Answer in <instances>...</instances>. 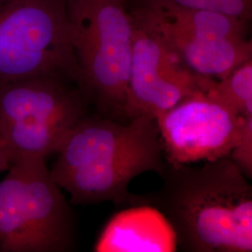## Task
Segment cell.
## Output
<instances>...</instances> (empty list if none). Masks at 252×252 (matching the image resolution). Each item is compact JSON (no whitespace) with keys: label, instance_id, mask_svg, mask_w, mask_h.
Returning a JSON list of instances; mask_svg holds the SVG:
<instances>
[{"label":"cell","instance_id":"cell-1","mask_svg":"<svg viewBox=\"0 0 252 252\" xmlns=\"http://www.w3.org/2000/svg\"><path fill=\"white\" fill-rule=\"evenodd\" d=\"M161 178L139 205L162 213L181 251L252 252V186L230 157L199 166L166 162Z\"/></svg>","mask_w":252,"mask_h":252},{"label":"cell","instance_id":"cell-2","mask_svg":"<svg viewBox=\"0 0 252 252\" xmlns=\"http://www.w3.org/2000/svg\"><path fill=\"white\" fill-rule=\"evenodd\" d=\"M162 139L155 117L141 114L124 123L100 114L83 119L63 143L50 169L76 206L112 202L138 206L128 186L137 176H162Z\"/></svg>","mask_w":252,"mask_h":252},{"label":"cell","instance_id":"cell-3","mask_svg":"<svg viewBox=\"0 0 252 252\" xmlns=\"http://www.w3.org/2000/svg\"><path fill=\"white\" fill-rule=\"evenodd\" d=\"M82 88L100 115L124 122L134 21L127 0H66Z\"/></svg>","mask_w":252,"mask_h":252},{"label":"cell","instance_id":"cell-4","mask_svg":"<svg viewBox=\"0 0 252 252\" xmlns=\"http://www.w3.org/2000/svg\"><path fill=\"white\" fill-rule=\"evenodd\" d=\"M79 85L39 77L0 81V150L10 163L58 153L73 130L90 114Z\"/></svg>","mask_w":252,"mask_h":252},{"label":"cell","instance_id":"cell-5","mask_svg":"<svg viewBox=\"0 0 252 252\" xmlns=\"http://www.w3.org/2000/svg\"><path fill=\"white\" fill-rule=\"evenodd\" d=\"M8 171L0 181V252L74 251L75 216L45 159L22 158Z\"/></svg>","mask_w":252,"mask_h":252},{"label":"cell","instance_id":"cell-6","mask_svg":"<svg viewBox=\"0 0 252 252\" xmlns=\"http://www.w3.org/2000/svg\"><path fill=\"white\" fill-rule=\"evenodd\" d=\"M39 77L83 91L66 0H0V81Z\"/></svg>","mask_w":252,"mask_h":252},{"label":"cell","instance_id":"cell-7","mask_svg":"<svg viewBox=\"0 0 252 252\" xmlns=\"http://www.w3.org/2000/svg\"><path fill=\"white\" fill-rule=\"evenodd\" d=\"M134 15L162 37L190 71L220 81L252 60L250 22L216 11L132 3Z\"/></svg>","mask_w":252,"mask_h":252},{"label":"cell","instance_id":"cell-8","mask_svg":"<svg viewBox=\"0 0 252 252\" xmlns=\"http://www.w3.org/2000/svg\"><path fill=\"white\" fill-rule=\"evenodd\" d=\"M247 118L207 92L184 97L155 118L165 162L180 165L229 157Z\"/></svg>","mask_w":252,"mask_h":252},{"label":"cell","instance_id":"cell-9","mask_svg":"<svg viewBox=\"0 0 252 252\" xmlns=\"http://www.w3.org/2000/svg\"><path fill=\"white\" fill-rule=\"evenodd\" d=\"M132 16L133 53L126 119L141 114L158 117L184 97L207 92L215 80L190 71L152 27Z\"/></svg>","mask_w":252,"mask_h":252},{"label":"cell","instance_id":"cell-10","mask_svg":"<svg viewBox=\"0 0 252 252\" xmlns=\"http://www.w3.org/2000/svg\"><path fill=\"white\" fill-rule=\"evenodd\" d=\"M177 238L168 220L155 207L132 206L113 217L96 241L94 251L102 252H170Z\"/></svg>","mask_w":252,"mask_h":252},{"label":"cell","instance_id":"cell-11","mask_svg":"<svg viewBox=\"0 0 252 252\" xmlns=\"http://www.w3.org/2000/svg\"><path fill=\"white\" fill-rule=\"evenodd\" d=\"M207 93L239 115L252 116V60L235 68L224 79L215 80Z\"/></svg>","mask_w":252,"mask_h":252},{"label":"cell","instance_id":"cell-12","mask_svg":"<svg viewBox=\"0 0 252 252\" xmlns=\"http://www.w3.org/2000/svg\"><path fill=\"white\" fill-rule=\"evenodd\" d=\"M135 3H156L184 9L220 12L252 22V0H127Z\"/></svg>","mask_w":252,"mask_h":252},{"label":"cell","instance_id":"cell-13","mask_svg":"<svg viewBox=\"0 0 252 252\" xmlns=\"http://www.w3.org/2000/svg\"><path fill=\"white\" fill-rule=\"evenodd\" d=\"M249 180L252 178V117L246 119L241 137L229 156Z\"/></svg>","mask_w":252,"mask_h":252},{"label":"cell","instance_id":"cell-14","mask_svg":"<svg viewBox=\"0 0 252 252\" xmlns=\"http://www.w3.org/2000/svg\"><path fill=\"white\" fill-rule=\"evenodd\" d=\"M11 163L9 162V158L7 155L0 150V173L7 171L9 168Z\"/></svg>","mask_w":252,"mask_h":252}]
</instances>
